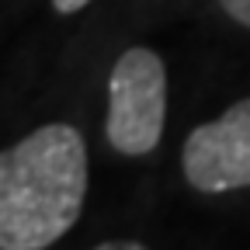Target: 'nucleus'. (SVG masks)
I'll list each match as a JSON object with an SVG mask.
<instances>
[{
  "instance_id": "f257e3e1",
  "label": "nucleus",
  "mask_w": 250,
  "mask_h": 250,
  "mask_svg": "<svg viewBox=\"0 0 250 250\" xmlns=\"http://www.w3.org/2000/svg\"><path fill=\"white\" fill-rule=\"evenodd\" d=\"M90 184L87 139L70 122H49L0 156V250H45L83 212Z\"/></svg>"
},
{
  "instance_id": "f03ea898",
  "label": "nucleus",
  "mask_w": 250,
  "mask_h": 250,
  "mask_svg": "<svg viewBox=\"0 0 250 250\" xmlns=\"http://www.w3.org/2000/svg\"><path fill=\"white\" fill-rule=\"evenodd\" d=\"M167 125V66L146 45L125 49L108 73L104 136L122 156H146Z\"/></svg>"
},
{
  "instance_id": "7ed1b4c3",
  "label": "nucleus",
  "mask_w": 250,
  "mask_h": 250,
  "mask_svg": "<svg viewBox=\"0 0 250 250\" xmlns=\"http://www.w3.org/2000/svg\"><path fill=\"white\" fill-rule=\"evenodd\" d=\"M184 181L205 195L250 188V98L191 129L181 149Z\"/></svg>"
},
{
  "instance_id": "20e7f679",
  "label": "nucleus",
  "mask_w": 250,
  "mask_h": 250,
  "mask_svg": "<svg viewBox=\"0 0 250 250\" xmlns=\"http://www.w3.org/2000/svg\"><path fill=\"white\" fill-rule=\"evenodd\" d=\"M219 7H223L236 24L250 28V0H219Z\"/></svg>"
},
{
  "instance_id": "39448f33",
  "label": "nucleus",
  "mask_w": 250,
  "mask_h": 250,
  "mask_svg": "<svg viewBox=\"0 0 250 250\" xmlns=\"http://www.w3.org/2000/svg\"><path fill=\"white\" fill-rule=\"evenodd\" d=\"M94 250H149V247L139 243V240H129V236H118V240H104V243H98Z\"/></svg>"
},
{
  "instance_id": "423d86ee",
  "label": "nucleus",
  "mask_w": 250,
  "mask_h": 250,
  "mask_svg": "<svg viewBox=\"0 0 250 250\" xmlns=\"http://www.w3.org/2000/svg\"><path fill=\"white\" fill-rule=\"evenodd\" d=\"M87 4H94V0H52V11H56V14H77V11H83Z\"/></svg>"
}]
</instances>
